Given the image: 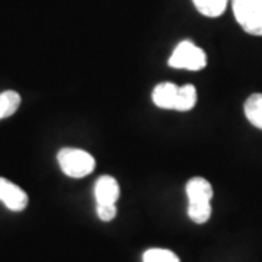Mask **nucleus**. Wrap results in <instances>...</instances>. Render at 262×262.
I'll list each match as a JSON object with an SVG mask.
<instances>
[{
    "mask_svg": "<svg viewBox=\"0 0 262 262\" xmlns=\"http://www.w3.org/2000/svg\"><path fill=\"white\" fill-rule=\"evenodd\" d=\"M58 165L63 170V173L70 178L80 179L91 175L95 170L96 162L95 158L82 149L64 147L57 155Z\"/></svg>",
    "mask_w": 262,
    "mask_h": 262,
    "instance_id": "nucleus-1",
    "label": "nucleus"
},
{
    "mask_svg": "<svg viewBox=\"0 0 262 262\" xmlns=\"http://www.w3.org/2000/svg\"><path fill=\"white\" fill-rule=\"evenodd\" d=\"M237 24L246 34L262 37V0H230Z\"/></svg>",
    "mask_w": 262,
    "mask_h": 262,
    "instance_id": "nucleus-2",
    "label": "nucleus"
},
{
    "mask_svg": "<svg viewBox=\"0 0 262 262\" xmlns=\"http://www.w3.org/2000/svg\"><path fill=\"white\" fill-rule=\"evenodd\" d=\"M168 64L173 69H184L191 72L203 70L207 66V56L203 48L191 41H181L169 57Z\"/></svg>",
    "mask_w": 262,
    "mask_h": 262,
    "instance_id": "nucleus-3",
    "label": "nucleus"
},
{
    "mask_svg": "<svg viewBox=\"0 0 262 262\" xmlns=\"http://www.w3.org/2000/svg\"><path fill=\"white\" fill-rule=\"evenodd\" d=\"M0 201L12 211H22L28 206V195L13 182L0 178Z\"/></svg>",
    "mask_w": 262,
    "mask_h": 262,
    "instance_id": "nucleus-4",
    "label": "nucleus"
},
{
    "mask_svg": "<svg viewBox=\"0 0 262 262\" xmlns=\"http://www.w3.org/2000/svg\"><path fill=\"white\" fill-rule=\"evenodd\" d=\"M185 191H187L188 204H210L213 198L211 184L201 177L189 179Z\"/></svg>",
    "mask_w": 262,
    "mask_h": 262,
    "instance_id": "nucleus-5",
    "label": "nucleus"
},
{
    "mask_svg": "<svg viewBox=\"0 0 262 262\" xmlns=\"http://www.w3.org/2000/svg\"><path fill=\"white\" fill-rule=\"evenodd\" d=\"M120 196V185L117 179L103 175L95 184V200L96 204H115Z\"/></svg>",
    "mask_w": 262,
    "mask_h": 262,
    "instance_id": "nucleus-6",
    "label": "nucleus"
},
{
    "mask_svg": "<svg viewBox=\"0 0 262 262\" xmlns=\"http://www.w3.org/2000/svg\"><path fill=\"white\" fill-rule=\"evenodd\" d=\"M179 86L170 82H163L159 83L151 94V99L158 108L162 110H175L177 103V96H178Z\"/></svg>",
    "mask_w": 262,
    "mask_h": 262,
    "instance_id": "nucleus-7",
    "label": "nucleus"
},
{
    "mask_svg": "<svg viewBox=\"0 0 262 262\" xmlns=\"http://www.w3.org/2000/svg\"><path fill=\"white\" fill-rule=\"evenodd\" d=\"M244 110L248 121L262 130V94L251 95L245 102Z\"/></svg>",
    "mask_w": 262,
    "mask_h": 262,
    "instance_id": "nucleus-8",
    "label": "nucleus"
},
{
    "mask_svg": "<svg viewBox=\"0 0 262 262\" xmlns=\"http://www.w3.org/2000/svg\"><path fill=\"white\" fill-rule=\"evenodd\" d=\"M195 9L207 18H219L225 13L229 0H192Z\"/></svg>",
    "mask_w": 262,
    "mask_h": 262,
    "instance_id": "nucleus-9",
    "label": "nucleus"
},
{
    "mask_svg": "<svg viewBox=\"0 0 262 262\" xmlns=\"http://www.w3.org/2000/svg\"><path fill=\"white\" fill-rule=\"evenodd\" d=\"M196 103V89L194 84H184L179 86L178 96H177V103H175V111L185 113L191 111Z\"/></svg>",
    "mask_w": 262,
    "mask_h": 262,
    "instance_id": "nucleus-10",
    "label": "nucleus"
},
{
    "mask_svg": "<svg viewBox=\"0 0 262 262\" xmlns=\"http://www.w3.org/2000/svg\"><path fill=\"white\" fill-rule=\"evenodd\" d=\"M20 105V95L15 91H5L0 94V120L16 113Z\"/></svg>",
    "mask_w": 262,
    "mask_h": 262,
    "instance_id": "nucleus-11",
    "label": "nucleus"
},
{
    "mask_svg": "<svg viewBox=\"0 0 262 262\" xmlns=\"http://www.w3.org/2000/svg\"><path fill=\"white\" fill-rule=\"evenodd\" d=\"M188 215L196 225H204L211 217V204H188Z\"/></svg>",
    "mask_w": 262,
    "mask_h": 262,
    "instance_id": "nucleus-12",
    "label": "nucleus"
},
{
    "mask_svg": "<svg viewBox=\"0 0 262 262\" xmlns=\"http://www.w3.org/2000/svg\"><path fill=\"white\" fill-rule=\"evenodd\" d=\"M143 262H179V258L168 249H149L143 255Z\"/></svg>",
    "mask_w": 262,
    "mask_h": 262,
    "instance_id": "nucleus-13",
    "label": "nucleus"
},
{
    "mask_svg": "<svg viewBox=\"0 0 262 262\" xmlns=\"http://www.w3.org/2000/svg\"><path fill=\"white\" fill-rule=\"evenodd\" d=\"M96 213L102 222H111L117 215L115 204H96Z\"/></svg>",
    "mask_w": 262,
    "mask_h": 262,
    "instance_id": "nucleus-14",
    "label": "nucleus"
}]
</instances>
